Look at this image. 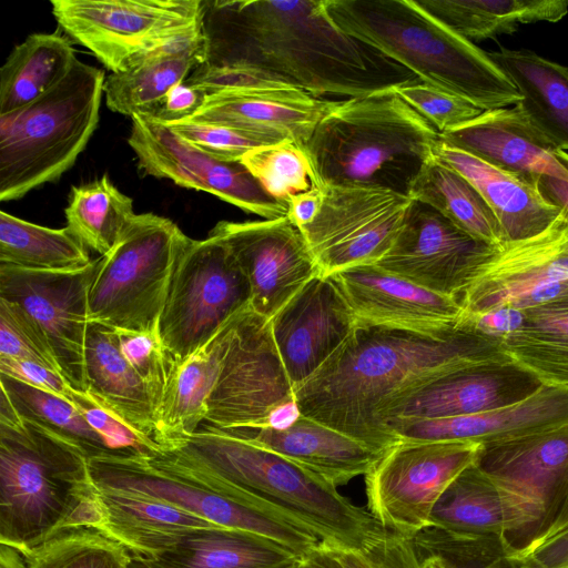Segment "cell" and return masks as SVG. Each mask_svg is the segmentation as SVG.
Here are the masks:
<instances>
[{
  "instance_id": "cell-1",
  "label": "cell",
  "mask_w": 568,
  "mask_h": 568,
  "mask_svg": "<svg viewBox=\"0 0 568 568\" xmlns=\"http://www.w3.org/2000/svg\"><path fill=\"white\" fill-rule=\"evenodd\" d=\"M511 361L501 339L460 317L422 332L358 323L343 345L293 388L300 414L385 452L398 442L381 424L392 404L468 366Z\"/></svg>"
},
{
  "instance_id": "cell-2",
  "label": "cell",
  "mask_w": 568,
  "mask_h": 568,
  "mask_svg": "<svg viewBox=\"0 0 568 568\" xmlns=\"http://www.w3.org/2000/svg\"><path fill=\"white\" fill-rule=\"evenodd\" d=\"M207 62L248 65L314 97H363L420 82L342 31L324 0L206 2Z\"/></svg>"
},
{
  "instance_id": "cell-3",
  "label": "cell",
  "mask_w": 568,
  "mask_h": 568,
  "mask_svg": "<svg viewBox=\"0 0 568 568\" xmlns=\"http://www.w3.org/2000/svg\"><path fill=\"white\" fill-rule=\"evenodd\" d=\"M152 456L221 494L307 527L332 549H362L388 532L368 510L321 476L206 423Z\"/></svg>"
},
{
  "instance_id": "cell-4",
  "label": "cell",
  "mask_w": 568,
  "mask_h": 568,
  "mask_svg": "<svg viewBox=\"0 0 568 568\" xmlns=\"http://www.w3.org/2000/svg\"><path fill=\"white\" fill-rule=\"evenodd\" d=\"M100 525L88 456L22 418L1 390L0 542L27 554L64 530Z\"/></svg>"
},
{
  "instance_id": "cell-5",
  "label": "cell",
  "mask_w": 568,
  "mask_h": 568,
  "mask_svg": "<svg viewBox=\"0 0 568 568\" xmlns=\"http://www.w3.org/2000/svg\"><path fill=\"white\" fill-rule=\"evenodd\" d=\"M332 21L413 72L483 111L516 105L514 83L471 41L457 34L416 0H324Z\"/></svg>"
},
{
  "instance_id": "cell-6",
  "label": "cell",
  "mask_w": 568,
  "mask_h": 568,
  "mask_svg": "<svg viewBox=\"0 0 568 568\" xmlns=\"http://www.w3.org/2000/svg\"><path fill=\"white\" fill-rule=\"evenodd\" d=\"M439 132L395 88L338 101L303 146L314 185H359L408 195Z\"/></svg>"
},
{
  "instance_id": "cell-7",
  "label": "cell",
  "mask_w": 568,
  "mask_h": 568,
  "mask_svg": "<svg viewBox=\"0 0 568 568\" xmlns=\"http://www.w3.org/2000/svg\"><path fill=\"white\" fill-rule=\"evenodd\" d=\"M104 71L79 59L33 102L0 114V200L12 201L67 172L98 128Z\"/></svg>"
},
{
  "instance_id": "cell-8",
  "label": "cell",
  "mask_w": 568,
  "mask_h": 568,
  "mask_svg": "<svg viewBox=\"0 0 568 568\" xmlns=\"http://www.w3.org/2000/svg\"><path fill=\"white\" fill-rule=\"evenodd\" d=\"M191 240L168 217L136 214L100 256L89 295L90 321L119 331L158 332L174 272Z\"/></svg>"
},
{
  "instance_id": "cell-9",
  "label": "cell",
  "mask_w": 568,
  "mask_h": 568,
  "mask_svg": "<svg viewBox=\"0 0 568 568\" xmlns=\"http://www.w3.org/2000/svg\"><path fill=\"white\" fill-rule=\"evenodd\" d=\"M100 489L170 504L210 523L264 536L307 557L322 546L307 527L254 504L221 494L152 456L105 455L89 459Z\"/></svg>"
},
{
  "instance_id": "cell-10",
  "label": "cell",
  "mask_w": 568,
  "mask_h": 568,
  "mask_svg": "<svg viewBox=\"0 0 568 568\" xmlns=\"http://www.w3.org/2000/svg\"><path fill=\"white\" fill-rule=\"evenodd\" d=\"M59 27L111 73L151 52L204 33L202 0H52Z\"/></svg>"
},
{
  "instance_id": "cell-11",
  "label": "cell",
  "mask_w": 568,
  "mask_h": 568,
  "mask_svg": "<svg viewBox=\"0 0 568 568\" xmlns=\"http://www.w3.org/2000/svg\"><path fill=\"white\" fill-rule=\"evenodd\" d=\"M251 303L248 281L217 237L191 240L174 272L158 325L178 366Z\"/></svg>"
},
{
  "instance_id": "cell-12",
  "label": "cell",
  "mask_w": 568,
  "mask_h": 568,
  "mask_svg": "<svg viewBox=\"0 0 568 568\" xmlns=\"http://www.w3.org/2000/svg\"><path fill=\"white\" fill-rule=\"evenodd\" d=\"M480 447L459 440H398L364 475L368 511L389 532L413 539L429 527L436 503L475 464Z\"/></svg>"
},
{
  "instance_id": "cell-13",
  "label": "cell",
  "mask_w": 568,
  "mask_h": 568,
  "mask_svg": "<svg viewBox=\"0 0 568 568\" xmlns=\"http://www.w3.org/2000/svg\"><path fill=\"white\" fill-rule=\"evenodd\" d=\"M322 206L302 226L321 276L374 265L392 247L413 201L389 190L359 185H324Z\"/></svg>"
},
{
  "instance_id": "cell-14",
  "label": "cell",
  "mask_w": 568,
  "mask_h": 568,
  "mask_svg": "<svg viewBox=\"0 0 568 568\" xmlns=\"http://www.w3.org/2000/svg\"><path fill=\"white\" fill-rule=\"evenodd\" d=\"M292 404L293 386L277 352L271 321L250 303L236 315L204 423L221 429L268 426L276 413Z\"/></svg>"
},
{
  "instance_id": "cell-15",
  "label": "cell",
  "mask_w": 568,
  "mask_h": 568,
  "mask_svg": "<svg viewBox=\"0 0 568 568\" xmlns=\"http://www.w3.org/2000/svg\"><path fill=\"white\" fill-rule=\"evenodd\" d=\"M100 256L74 270L39 271L0 264V298L20 306L44 336L74 389L87 393L89 295Z\"/></svg>"
},
{
  "instance_id": "cell-16",
  "label": "cell",
  "mask_w": 568,
  "mask_h": 568,
  "mask_svg": "<svg viewBox=\"0 0 568 568\" xmlns=\"http://www.w3.org/2000/svg\"><path fill=\"white\" fill-rule=\"evenodd\" d=\"M131 119L128 143L144 174L211 193L265 220L286 216L287 205L266 193L241 161L211 155L151 118Z\"/></svg>"
},
{
  "instance_id": "cell-17",
  "label": "cell",
  "mask_w": 568,
  "mask_h": 568,
  "mask_svg": "<svg viewBox=\"0 0 568 568\" xmlns=\"http://www.w3.org/2000/svg\"><path fill=\"white\" fill-rule=\"evenodd\" d=\"M498 246L471 237L427 204L413 201L394 244L374 265L426 290L458 298Z\"/></svg>"
},
{
  "instance_id": "cell-18",
  "label": "cell",
  "mask_w": 568,
  "mask_h": 568,
  "mask_svg": "<svg viewBox=\"0 0 568 568\" xmlns=\"http://www.w3.org/2000/svg\"><path fill=\"white\" fill-rule=\"evenodd\" d=\"M209 235L230 250L251 288V306L271 320L305 284L321 275L302 231L287 216L220 221Z\"/></svg>"
},
{
  "instance_id": "cell-19",
  "label": "cell",
  "mask_w": 568,
  "mask_h": 568,
  "mask_svg": "<svg viewBox=\"0 0 568 568\" xmlns=\"http://www.w3.org/2000/svg\"><path fill=\"white\" fill-rule=\"evenodd\" d=\"M542 386L537 376L514 361L477 364L445 374L407 394L381 414V424L390 434L386 428L389 420L481 414L518 404Z\"/></svg>"
},
{
  "instance_id": "cell-20",
  "label": "cell",
  "mask_w": 568,
  "mask_h": 568,
  "mask_svg": "<svg viewBox=\"0 0 568 568\" xmlns=\"http://www.w3.org/2000/svg\"><path fill=\"white\" fill-rule=\"evenodd\" d=\"M270 321L293 388L311 377L357 324L335 281L321 275L305 284Z\"/></svg>"
},
{
  "instance_id": "cell-21",
  "label": "cell",
  "mask_w": 568,
  "mask_h": 568,
  "mask_svg": "<svg viewBox=\"0 0 568 568\" xmlns=\"http://www.w3.org/2000/svg\"><path fill=\"white\" fill-rule=\"evenodd\" d=\"M568 280V222L560 215L541 233L501 243L458 297L464 315L511 306L545 285Z\"/></svg>"
},
{
  "instance_id": "cell-22",
  "label": "cell",
  "mask_w": 568,
  "mask_h": 568,
  "mask_svg": "<svg viewBox=\"0 0 568 568\" xmlns=\"http://www.w3.org/2000/svg\"><path fill=\"white\" fill-rule=\"evenodd\" d=\"M357 322L422 332L456 325L459 300L435 293L375 265L348 268L331 276Z\"/></svg>"
},
{
  "instance_id": "cell-23",
  "label": "cell",
  "mask_w": 568,
  "mask_h": 568,
  "mask_svg": "<svg viewBox=\"0 0 568 568\" xmlns=\"http://www.w3.org/2000/svg\"><path fill=\"white\" fill-rule=\"evenodd\" d=\"M540 525V514L528 499L495 481L476 464L447 487L429 520V527L449 532L505 536L516 548L532 539Z\"/></svg>"
},
{
  "instance_id": "cell-24",
  "label": "cell",
  "mask_w": 568,
  "mask_h": 568,
  "mask_svg": "<svg viewBox=\"0 0 568 568\" xmlns=\"http://www.w3.org/2000/svg\"><path fill=\"white\" fill-rule=\"evenodd\" d=\"M475 464L536 507L540 530L568 488V423L484 445Z\"/></svg>"
},
{
  "instance_id": "cell-25",
  "label": "cell",
  "mask_w": 568,
  "mask_h": 568,
  "mask_svg": "<svg viewBox=\"0 0 568 568\" xmlns=\"http://www.w3.org/2000/svg\"><path fill=\"white\" fill-rule=\"evenodd\" d=\"M439 140L497 169L535 183L559 176L557 150L517 105L484 111L475 119L439 133Z\"/></svg>"
},
{
  "instance_id": "cell-26",
  "label": "cell",
  "mask_w": 568,
  "mask_h": 568,
  "mask_svg": "<svg viewBox=\"0 0 568 568\" xmlns=\"http://www.w3.org/2000/svg\"><path fill=\"white\" fill-rule=\"evenodd\" d=\"M568 423V388L544 385L513 406L468 416L427 420H389L398 440H459L489 445Z\"/></svg>"
},
{
  "instance_id": "cell-27",
  "label": "cell",
  "mask_w": 568,
  "mask_h": 568,
  "mask_svg": "<svg viewBox=\"0 0 568 568\" xmlns=\"http://www.w3.org/2000/svg\"><path fill=\"white\" fill-rule=\"evenodd\" d=\"M337 104L294 87L221 92L206 95L197 112L182 122L281 134L303 148L322 118Z\"/></svg>"
},
{
  "instance_id": "cell-28",
  "label": "cell",
  "mask_w": 568,
  "mask_h": 568,
  "mask_svg": "<svg viewBox=\"0 0 568 568\" xmlns=\"http://www.w3.org/2000/svg\"><path fill=\"white\" fill-rule=\"evenodd\" d=\"M225 430L280 454L335 487L365 475L384 453L302 414L284 427Z\"/></svg>"
},
{
  "instance_id": "cell-29",
  "label": "cell",
  "mask_w": 568,
  "mask_h": 568,
  "mask_svg": "<svg viewBox=\"0 0 568 568\" xmlns=\"http://www.w3.org/2000/svg\"><path fill=\"white\" fill-rule=\"evenodd\" d=\"M87 394L158 448V423L145 384L124 357L116 331L91 322L85 341Z\"/></svg>"
},
{
  "instance_id": "cell-30",
  "label": "cell",
  "mask_w": 568,
  "mask_h": 568,
  "mask_svg": "<svg viewBox=\"0 0 568 568\" xmlns=\"http://www.w3.org/2000/svg\"><path fill=\"white\" fill-rule=\"evenodd\" d=\"M434 156L459 172L481 194L501 230L503 243L535 236L560 215L530 182L497 169L440 140Z\"/></svg>"
},
{
  "instance_id": "cell-31",
  "label": "cell",
  "mask_w": 568,
  "mask_h": 568,
  "mask_svg": "<svg viewBox=\"0 0 568 568\" xmlns=\"http://www.w3.org/2000/svg\"><path fill=\"white\" fill-rule=\"evenodd\" d=\"M209 57L204 33L162 47L125 71L105 78L104 94L108 108L116 113L152 116L178 84Z\"/></svg>"
},
{
  "instance_id": "cell-32",
  "label": "cell",
  "mask_w": 568,
  "mask_h": 568,
  "mask_svg": "<svg viewBox=\"0 0 568 568\" xmlns=\"http://www.w3.org/2000/svg\"><path fill=\"white\" fill-rule=\"evenodd\" d=\"M97 489L100 530L136 558H151L192 530L221 527L163 501Z\"/></svg>"
},
{
  "instance_id": "cell-33",
  "label": "cell",
  "mask_w": 568,
  "mask_h": 568,
  "mask_svg": "<svg viewBox=\"0 0 568 568\" xmlns=\"http://www.w3.org/2000/svg\"><path fill=\"white\" fill-rule=\"evenodd\" d=\"M303 559L264 536L210 527L192 530L169 548L142 560L152 568H293Z\"/></svg>"
},
{
  "instance_id": "cell-34",
  "label": "cell",
  "mask_w": 568,
  "mask_h": 568,
  "mask_svg": "<svg viewBox=\"0 0 568 568\" xmlns=\"http://www.w3.org/2000/svg\"><path fill=\"white\" fill-rule=\"evenodd\" d=\"M488 55L517 88L520 111L557 150L568 151V68L526 49Z\"/></svg>"
},
{
  "instance_id": "cell-35",
  "label": "cell",
  "mask_w": 568,
  "mask_h": 568,
  "mask_svg": "<svg viewBox=\"0 0 568 568\" xmlns=\"http://www.w3.org/2000/svg\"><path fill=\"white\" fill-rule=\"evenodd\" d=\"M237 313L178 367L158 418L161 448L193 435L204 424L209 398L219 379Z\"/></svg>"
},
{
  "instance_id": "cell-36",
  "label": "cell",
  "mask_w": 568,
  "mask_h": 568,
  "mask_svg": "<svg viewBox=\"0 0 568 568\" xmlns=\"http://www.w3.org/2000/svg\"><path fill=\"white\" fill-rule=\"evenodd\" d=\"M77 55L58 33H32L16 45L0 69V114L22 108L55 87Z\"/></svg>"
},
{
  "instance_id": "cell-37",
  "label": "cell",
  "mask_w": 568,
  "mask_h": 568,
  "mask_svg": "<svg viewBox=\"0 0 568 568\" xmlns=\"http://www.w3.org/2000/svg\"><path fill=\"white\" fill-rule=\"evenodd\" d=\"M417 3L469 41L511 34L520 24L556 22L568 13L565 0H418Z\"/></svg>"
},
{
  "instance_id": "cell-38",
  "label": "cell",
  "mask_w": 568,
  "mask_h": 568,
  "mask_svg": "<svg viewBox=\"0 0 568 568\" xmlns=\"http://www.w3.org/2000/svg\"><path fill=\"white\" fill-rule=\"evenodd\" d=\"M408 196L427 204L471 237L498 246L501 230L477 189L459 172L433 156L425 163Z\"/></svg>"
},
{
  "instance_id": "cell-39",
  "label": "cell",
  "mask_w": 568,
  "mask_h": 568,
  "mask_svg": "<svg viewBox=\"0 0 568 568\" xmlns=\"http://www.w3.org/2000/svg\"><path fill=\"white\" fill-rule=\"evenodd\" d=\"M521 310L523 326L501 339L506 354L544 385L568 388V305L552 302Z\"/></svg>"
},
{
  "instance_id": "cell-40",
  "label": "cell",
  "mask_w": 568,
  "mask_h": 568,
  "mask_svg": "<svg viewBox=\"0 0 568 568\" xmlns=\"http://www.w3.org/2000/svg\"><path fill=\"white\" fill-rule=\"evenodd\" d=\"M88 248L65 226H41L0 212V264L29 270L63 271L88 265Z\"/></svg>"
},
{
  "instance_id": "cell-41",
  "label": "cell",
  "mask_w": 568,
  "mask_h": 568,
  "mask_svg": "<svg viewBox=\"0 0 568 568\" xmlns=\"http://www.w3.org/2000/svg\"><path fill=\"white\" fill-rule=\"evenodd\" d=\"M67 227L87 247L106 254L136 215L133 201L103 175L73 186L64 210Z\"/></svg>"
},
{
  "instance_id": "cell-42",
  "label": "cell",
  "mask_w": 568,
  "mask_h": 568,
  "mask_svg": "<svg viewBox=\"0 0 568 568\" xmlns=\"http://www.w3.org/2000/svg\"><path fill=\"white\" fill-rule=\"evenodd\" d=\"M1 390L17 413L78 446L88 458L112 455L104 439L67 399L0 374Z\"/></svg>"
},
{
  "instance_id": "cell-43",
  "label": "cell",
  "mask_w": 568,
  "mask_h": 568,
  "mask_svg": "<svg viewBox=\"0 0 568 568\" xmlns=\"http://www.w3.org/2000/svg\"><path fill=\"white\" fill-rule=\"evenodd\" d=\"M29 568H128L130 551L100 529L64 530L24 554Z\"/></svg>"
},
{
  "instance_id": "cell-44",
  "label": "cell",
  "mask_w": 568,
  "mask_h": 568,
  "mask_svg": "<svg viewBox=\"0 0 568 568\" xmlns=\"http://www.w3.org/2000/svg\"><path fill=\"white\" fill-rule=\"evenodd\" d=\"M412 540L422 558L439 556L448 568H521L514 545L505 536L464 535L428 527Z\"/></svg>"
},
{
  "instance_id": "cell-45",
  "label": "cell",
  "mask_w": 568,
  "mask_h": 568,
  "mask_svg": "<svg viewBox=\"0 0 568 568\" xmlns=\"http://www.w3.org/2000/svg\"><path fill=\"white\" fill-rule=\"evenodd\" d=\"M241 162L266 193L286 205L292 196L314 186L307 155L291 140L253 149Z\"/></svg>"
},
{
  "instance_id": "cell-46",
  "label": "cell",
  "mask_w": 568,
  "mask_h": 568,
  "mask_svg": "<svg viewBox=\"0 0 568 568\" xmlns=\"http://www.w3.org/2000/svg\"><path fill=\"white\" fill-rule=\"evenodd\" d=\"M115 331L124 357L146 386L158 423L179 366L163 346L158 332Z\"/></svg>"
},
{
  "instance_id": "cell-47",
  "label": "cell",
  "mask_w": 568,
  "mask_h": 568,
  "mask_svg": "<svg viewBox=\"0 0 568 568\" xmlns=\"http://www.w3.org/2000/svg\"><path fill=\"white\" fill-rule=\"evenodd\" d=\"M166 125L200 150L216 158L233 161H241V158L253 149L288 140L281 134L214 123L175 122Z\"/></svg>"
},
{
  "instance_id": "cell-48",
  "label": "cell",
  "mask_w": 568,
  "mask_h": 568,
  "mask_svg": "<svg viewBox=\"0 0 568 568\" xmlns=\"http://www.w3.org/2000/svg\"><path fill=\"white\" fill-rule=\"evenodd\" d=\"M0 357L36 362L61 374L51 347L30 316L17 304L1 298Z\"/></svg>"
},
{
  "instance_id": "cell-49",
  "label": "cell",
  "mask_w": 568,
  "mask_h": 568,
  "mask_svg": "<svg viewBox=\"0 0 568 568\" xmlns=\"http://www.w3.org/2000/svg\"><path fill=\"white\" fill-rule=\"evenodd\" d=\"M395 91L439 133L468 122L484 112L463 98L424 82L403 84L395 88Z\"/></svg>"
},
{
  "instance_id": "cell-50",
  "label": "cell",
  "mask_w": 568,
  "mask_h": 568,
  "mask_svg": "<svg viewBox=\"0 0 568 568\" xmlns=\"http://www.w3.org/2000/svg\"><path fill=\"white\" fill-rule=\"evenodd\" d=\"M185 82L206 95L221 92H241L258 89L291 87L278 78L248 65L204 62Z\"/></svg>"
},
{
  "instance_id": "cell-51",
  "label": "cell",
  "mask_w": 568,
  "mask_h": 568,
  "mask_svg": "<svg viewBox=\"0 0 568 568\" xmlns=\"http://www.w3.org/2000/svg\"><path fill=\"white\" fill-rule=\"evenodd\" d=\"M333 550L343 568H424L413 540L389 531L362 549Z\"/></svg>"
},
{
  "instance_id": "cell-52",
  "label": "cell",
  "mask_w": 568,
  "mask_h": 568,
  "mask_svg": "<svg viewBox=\"0 0 568 568\" xmlns=\"http://www.w3.org/2000/svg\"><path fill=\"white\" fill-rule=\"evenodd\" d=\"M0 374L58 395L74 406L78 396L82 393L71 387L61 374L27 359L0 357Z\"/></svg>"
},
{
  "instance_id": "cell-53",
  "label": "cell",
  "mask_w": 568,
  "mask_h": 568,
  "mask_svg": "<svg viewBox=\"0 0 568 568\" xmlns=\"http://www.w3.org/2000/svg\"><path fill=\"white\" fill-rule=\"evenodd\" d=\"M206 94L185 81L175 85L165 97L154 115L148 116L164 124L182 122L203 105Z\"/></svg>"
},
{
  "instance_id": "cell-54",
  "label": "cell",
  "mask_w": 568,
  "mask_h": 568,
  "mask_svg": "<svg viewBox=\"0 0 568 568\" xmlns=\"http://www.w3.org/2000/svg\"><path fill=\"white\" fill-rule=\"evenodd\" d=\"M462 318L485 334L503 339L523 326L525 312L521 308L500 306L477 315L462 314Z\"/></svg>"
},
{
  "instance_id": "cell-55",
  "label": "cell",
  "mask_w": 568,
  "mask_h": 568,
  "mask_svg": "<svg viewBox=\"0 0 568 568\" xmlns=\"http://www.w3.org/2000/svg\"><path fill=\"white\" fill-rule=\"evenodd\" d=\"M556 159L560 168L559 176L541 174L534 185L541 197L568 222V153L559 150Z\"/></svg>"
},
{
  "instance_id": "cell-56",
  "label": "cell",
  "mask_w": 568,
  "mask_h": 568,
  "mask_svg": "<svg viewBox=\"0 0 568 568\" xmlns=\"http://www.w3.org/2000/svg\"><path fill=\"white\" fill-rule=\"evenodd\" d=\"M323 193L316 185L292 196L287 203V219L298 229L308 224L317 215Z\"/></svg>"
},
{
  "instance_id": "cell-57",
  "label": "cell",
  "mask_w": 568,
  "mask_h": 568,
  "mask_svg": "<svg viewBox=\"0 0 568 568\" xmlns=\"http://www.w3.org/2000/svg\"><path fill=\"white\" fill-rule=\"evenodd\" d=\"M566 529H568V488L542 528L527 544L547 540Z\"/></svg>"
},
{
  "instance_id": "cell-58",
  "label": "cell",
  "mask_w": 568,
  "mask_h": 568,
  "mask_svg": "<svg viewBox=\"0 0 568 568\" xmlns=\"http://www.w3.org/2000/svg\"><path fill=\"white\" fill-rule=\"evenodd\" d=\"M302 568H343L335 551L322 545L314 552L305 557Z\"/></svg>"
},
{
  "instance_id": "cell-59",
  "label": "cell",
  "mask_w": 568,
  "mask_h": 568,
  "mask_svg": "<svg viewBox=\"0 0 568 568\" xmlns=\"http://www.w3.org/2000/svg\"><path fill=\"white\" fill-rule=\"evenodd\" d=\"M0 568H29L28 560L20 549L0 542Z\"/></svg>"
},
{
  "instance_id": "cell-60",
  "label": "cell",
  "mask_w": 568,
  "mask_h": 568,
  "mask_svg": "<svg viewBox=\"0 0 568 568\" xmlns=\"http://www.w3.org/2000/svg\"><path fill=\"white\" fill-rule=\"evenodd\" d=\"M424 568H448L445 561L436 555H428L422 558Z\"/></svg>"
},
{
  "instance_id": "cell-61",
  "label": "cell",
  "mask_w": 568,
  "mask_h": 568,
  "mask_svg": "<svg viewBox=\"0 0 568 568\" xmlns=\"http://www.w3.org/2000/svg\"><path fill=\"white\" fill-rule=\"evenodd\" d=\"M303 561V560H302ZM302 561L293 567V568H302ZM128 568H152L151 566H149L145 561H143L142 559L140 558H136V557H133L131 555V559L129 561V565H128Z\"/></svg>"
}]
</instances>
